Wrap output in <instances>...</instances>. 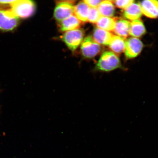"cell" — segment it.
Wrapping results in <instances>:
<instances>
[{
  "label": "cell",
  "instance_id": "obj_1",
  "mask_svg": "<svg viewBox=\"0 0 158 158\" xmlns=\"http://www.w3.org/2000/svg\"><path fill=\"white\" fill-rule=\"evenodd\" d=\"M10 10L19 18L27 19L34 14L36 5L34 2L30 0H15L11 6Z\"/></svg>",
  "mask_w": 158,
  "mask_h": 158
},
{
  "label": "cell",
  "instance_id": "obj_2",
  "mask_svg": "<svg viewBox=\"0 0 158 158\" xmlns=\"http://www.w3.org/2000/svg\"><path fill=\"white\" fill-rule=\"evenodd\" d=\"M121 66L119 58L116 54L110 51L102 54L96 65V69L104 72H109Z\"/></svg>",
  "mask_w": 158,
  "mask_h": 158
},
{
  "label": "cell",
  "instance_id": "obj_3",
  "mask_svg": "<svg viewBox=\"0 0 158 158\" xmlns=\"http://www.w3.org/2000/svg\"><path fill=\"white\" fill-rule=\"evenodd\" d=\"M19 23V19L10 10L0 9V31L9 32L15 30Z\"/></svg>",
  "mask_w": 158,
  "mask_h": 158
},
{
  "label": "cell",
  "instance_id": "obj_4",
  "mask_svg": "<svg viewBox=\"0 0 158 158\" xmlns=\"http://www.w3.org/2000/svg\"><path fill=\"white\" fill-rule=\"evenodd\" d=\"M84 35L83 30L76 29L66 31L62 35L61 39L70 50L74 51L81 44Z\"/></svg>",
  "mask_w": 158,
  "mask_h": 158
},
{
  "label": "cell",
  "instance_id": "obj_5",
  "mask_svg": "<svg viewBox=\"0 0 158 158\" xmlns=\"http://www.w3.org/2000/svg\"><path fill=\"white\" fill-rule=\"evenodd\" d=\"M75 1H62L56 2L54 16L58 23L68 18L74 13Z\"/></svg>",
  "mask_w": 158,
  "mask_h": 158
},
{
  "label": "cell",
  "instance_id": "obj_6",
  "mask_svg": "<svg viewBox=\"0 0 158 158\" xmlns=\"http://www.w3.org/2000/svg\"><path fill=\"white\" fill-rule=\"evenodd\" d=\"M83 56L86 58H94L99 54L101 50L100 45L94 41L92 36L86 37L84 39L81 47Z\"/></svg>",
  "mask_w": 158,
  "mask_h": 158
},
{
  "label": "cell",
  "instance_id": "obj_7",
  "mask_svg": "<svg viewBox=\"0 0 158 158\" xmlns=\"http://www.w3.org/2000/svg\"><path fill=\"white\" fill-rule=\"evenodd\" d=\"M143 48V44L139 39L131 37L126 41L125 56L128 59L135 58L141 52Z\"/></svg>",
  "mask_w": 158,
  "mask_h": 158
},
{
  "label": "cell",
  "instance_id": "obj_8",
  "mask_svg": "<svg viewBox=\"0 0 158 158\" xmlns=\"http://www.w3.org/2000/svg\"><path fill=\"white\" fill-rule=\"evenodd\" d=\"M142 13L147 17L156 19L158 17V1L146 0L139 3Z\"/></svg>",
  "mask_w": 158,
  "mask_h": 158
},
{
  "label": "cell",
  "instance_id": "obj_9",
  "mask_svg": "<svg viewBox=\"0 0 158 158\" xmlns=\"http://www.w3.org/2000/svg\"><path fill=\"white\" fill-rule=\"evenodd\" d=\"M82 23L76 16L73 15L58 23L59 30L61 32H66L80 29Z\"/></svg>",
  "mask_w": 158,
  "mask_h": 158
},
{
  "label": "cell",
  "instance_id": "obj_10",
  "mask_svg": "<svg viewBox=\"0 0 158 158\" xmlns=\"http://www.w3.org/2000/svg\"><path fill=\"white\" fill-rule=\"evenodd\" d=\"M113 35L110 31L96 27L94 29L93 38L98 44L108 45Z\"/></svg>",
  "mask_w": 158,
  "mask_h": 158
},
{
  "label": "cell",
  "instance_id": "obj_11",
  "mask_svg": "<svg viewBox=\"0 0 158 158\" xmlns=\"http://www.w3.org/2000/svg\"><path fill=\"white\" fill-rule=\"evenodd\" d=\"M130 23L123 19H116L113 31L118 36L124 39L129 35Z\"/></svg>",
  "mask_w": 158,
  "mask_h": 158
},
{
  "label": "cell",
  "instance_id": "obj_12",
  "mask_svg": "<svg viewBox=\"0 0 158 158\" xmlns=\"http://www.w3.org/2000/svg\"><path fill=\"white\" fill-rule=\"evenodd\" d=\"M143 14L139 4H131L124 9L123 15L126 19L132 21L139 19Z\"/></svg>",
  "mask_w": 158,
  "mask_h": 158
},
{
  "label": "cell",
  "instance_id": "obj_13",
  "mask_svg": "<svg viewBox=\"0 0 158 158\" xmlns=\"http://www.w3.org/2000/svg\"><path fill=\"white\" fill-rule=\"evenodd\" d=\"M90 7L84 1H81L75 6L74 14L79 20L83 23L87 22Z\"/></svg>",
  "mask_w": 158,
  "mask_h": 158
},
{
  "label": "cell",
  "instance_id": "obj_14",
  "mask_svg": "<svg viewBox=\"0 0 158 158\" xmlns=\"http://www.w3.org/2000/svg\"><path fill=\"white\" fill-rule=\"evenodd\" d=\"M125 39L118 35H113L108 45L110 50L115 54H120L125 50Z\"/></svg>",
  "mask_w": 158,
  "mask_h": 158
},
{
  "label": "cell",
  "instance_id": "obj_15",
  "mask_svg": "<svg viewBox=\"0 0 158 158\" xmlns=\"http://www.w3.org/2000/svg\"><path fill=\"white\" fill-rule=\"evenodd\" d=\"M146 32L143 23L141 20L138 19L130 23L129 35L135 38L143 36Z\"/></svg>",
  "mask_w": 158,
  "mask_h": 158
},
{
  "label": "cell",
  "instance_id": "obj_16",
  "mask_svg": "<svg viewBox=\"0 0 158 158\" xmlns=\"http://www.w3.org/2000/svg\"><path fill=\"white\" fill-rule=\"evenodd\" d=\"M102 16L111 17L113 16L115 8L112 1H102L98 7Z\"/></svg>",
  "mask_w": 158,
  "mask_h": 158
},
{
  "label": "cell",
  "instance_id": "obj_17",
  "mask_svg": "<svg viewBox=\"0 0 158 158\" xmlns=\"http://www.w3.org/2000/svg\"><path fill=\"white\" fill-rule=\"evenodd\" d=\"M116 19L101 16L96 25L98 28L108 31H113L115 27Z\"/></svg>",
  "mask_w": 158,
  "mask_h": 158
},
{
  "label": "cell",
  "instance_id": "obj_18",
  "mask_svg": "<svg viewBox=\"0 0 158 158\" xmlns=\"http://www.w3.org/2000/svg\"><path fill=\"white\" fill-rule=\"evenodd\" d=\"M101 16L98 9L96 8H90L88 15V22L92 23H96Z\"/></svg>",
  "mask_w": 158,
  "mask_h": 158
},
{
  "label": "cell",
  "instance_id": "obj_19",
  "mask_svg": "<svg viewBox=\"0 0 158 158\" xmlns=\"http://www.w3.org/2000/svg\"><path fill=\"white\" fill-rule=\"evenodd\" d=\"M112 1L118 8L122 9H125L134 2V1L133 0H126V1L117 0V1Z\"/></svg>",
  "mask_w": 158,
  "mask_h": 158
},
{
  "label": "cell",
  "instance_id": "obj_20",
  "mask_svg": "<svg viewBox=\"0 0 158 158\" xmlns=\"http://www.w3.org/2000/svg\"><path fill=\"white\" fill-rule=\"evenodd\" d=\"M15 1H1L0 0V9L4 10H10L11 6L14 2Z\"/></svg>",
  "mask_w": 158,
  "mask_h": 158
},
{
  "label": "cell",
  "instance_id": "obj_21",
  "mask_svg": "<svg viewBox=\"0 0 158 158\" xmlns=\"http://www.w3.org/2000/svg\"><path fill=\"white\" fill-rule=\"evenodd\" d=\"M89 7L91 8L98 7L102 1H92V0H85L84 1Z\"/></svg>",
  "mask_w": 158,
  "mask_h": 158
}]
</instances>
